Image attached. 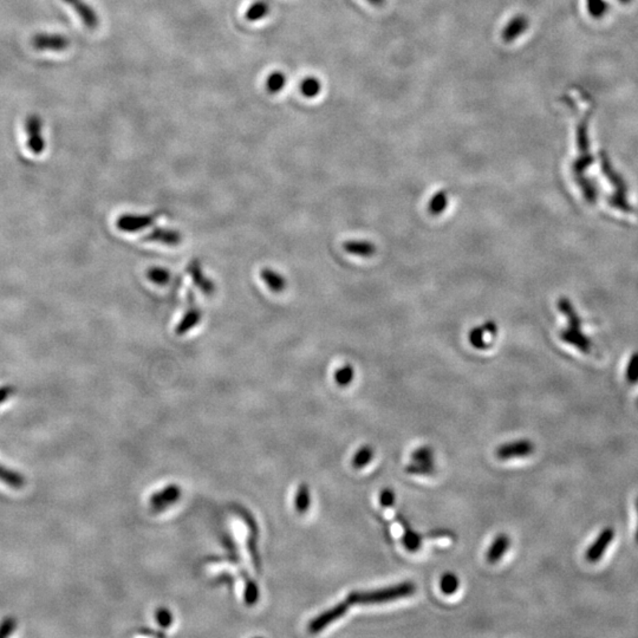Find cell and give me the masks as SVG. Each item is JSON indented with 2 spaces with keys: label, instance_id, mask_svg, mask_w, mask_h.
<instances>
[{
  "label": "cell",
  "instance_id": "6da1fadb",
  "mask_svg": "<svg viewBox=\"0 0 638 638\" xmlns=\"http://www.w3.org/2000/svg\"><path fill=\"white\" fill-rule=\"evenodd\" d=\"M416 591V585L412 581H403L399 584L391 585L382 589L369 591H352L349 593L346 601L355 606H375L389 601H397L401 598L410 597Z\"/></svg>",
  "mask_w": 638,
  "mask_h": 638
},
{
  "label": "cell",
  "instance_id": "7a4b0ae2",
  "mask_svg": "<svg viewBox=\"0 0 638 638\" xmlns=\"http://www.w3.org/2000/svg\"><path fill=\"white\" fill-rule=\"evenodd\" d=\"M577 148L578 157L573 162L572 170L576 174H584L585 170L595 162V157L590 152V140L588 135V119L581 121L577 128Z\"/></svg>",
  "mask_w": 638,
  "mask_h": 638
},
{
  "label": "cell",
  "instance_id": "3957f363",
  "mask_svg": "<svg viewBox=\"0 0 638 638\" xmlns=\"http://www.w3.org/2000/svg\"><path fill=\"white\" fill-rule=\"evenodd\" d=\"M498 324L490 319L470 330L468 334V341H470V346L475 349L487 350L493 344V341L498 336Z\"/></svg>",
  "mask_w": 638,
  "mask_h": 638
},
{
  "label": "cell",
  "instance_id": "277c9868",
  "mask_svg": "<svg viewBox=\"0 0 638 638\" xmlns=\"http://www.w3.org/2000/svg\"><path fill=\"white\" fill-rule=\"evenodd\" d=\"M351 604L349 601L344 599V601L338 603L336 606L330 608L329 610H326L324 612H321L319 616H317L316 618H313L312 621L310 622L309 624V630L312 632V634H317L319 631L326 629V626H329L330 624L338 621L339 618H342L344 615L348 612L349 610V606Z\"/></svg>",
  "mask_w": 638,
  "mask_h": 638
},
{
  "label": "cell",
  "instance_id": "5b68a950",
  "mask_svg": "<svg viewBox=\"0 0 638 638\" xmlns=\"http://www.w3.org/2000/svg\"><path fill=\"white\" fill-rule=\"evenodd\" d=\"M615 539V530L612 527H606L603 528L597 538L593 540V543L590 545L586 552H585V559L589 563H597L606 555V550L609 548L611 543Z\"/></svg>",
  "mask_w": 638,
  "mask_h": 638
},
{
  "label": "cell",
  "instance_id": "8992f818",
  "mask_svg": "<svg viewBox=\"0 0 638 638\" xmlns=\"http://www.w3.org/2000/svg\"><path fill=\"white\" fill-rule=\"evenodd\" d=\"M535 452V445L528 439L513 441L508 443L499 446L495 450V455L500 460H510L515 457H525L531 455Z\"/></svg>",
  "mask_w": 638,
  "mask_h": 638
},
{
  "label": "cell",
  "instance_id": "52a82bcc",
  "mask_svg": "<svg viewBox=\"0 0 638 638\" xmlns=\"http://www.w3.org/2000/svg\"><path fill=\"white\" fill-rule=\"evenodd\" d=\"M26 134H28V147L30 150L39 155L46 150V140L41 134V121L39 116L30 115L25 122Z\"/></svg>",
  "mask_w": 638,
  "mask_h": 638
},
{
  "label": "cell",
  "instance_id": "ba28073f",
  "mask_svg": "<svg viewBox=\"0 0 638 638\" xmlns=\"http://www.w3.org/2000/svg\"><path fill=\"white\" fill-rule=\"evenodd\" d=\"M187 297H188V309L186 311L183 317H182L180 323L177 324V330H175V332L179 336L187 334L188 331L194 329L201 321V310L199 309L198 304H197L193 290H188Z\"/></svg>",
  "mask_w": 638,
  "mask_h": 638
},
{
  "label": "cell",
  "instance_id": "9c48e42d",
  "mask_svg": "<svg viewBox=\"0 0 638 638\" xmlns=\"http://www.w3.org/2000/svg\"><path fill=\"white\" fill-rule=\"evenodd\" d=\"M157 218V215H122L121 218L117 219L116 226L120 231L126 233H135L152 226Z\"/></svg>",
  "mask_w": 638,
  "mask_h": 638
},
{
  "label": "cell",
  "instance_id": "30bf717a",
  "mask_svg": "<svg viewBox=\"0 0 638 638\" xmlns=\"http://www.w3.org/2000/svg\"><path fill=\"white\" fill-rule=\"evenodd\" d=\"M599 159H601V172L606 175V179L609 180L610 183L614 186L615 190L621 192V193H628V185H626V180L614 168L609 155L604 150H601V152H599Z\"/></svg>",
  "mask_w": 638,
  "mask_h": 638
},
{
  "label": "cell",
  "instance_id": "8fae6325",
  "mask_svg": "<svg viewBox=\"0 0 638 638\" xmlns=\"http://www.w3.org/2000/svg\"><path fill=\"white\" fill-rule=\"evenodd\" d=\"M559 337L563 342L575 346L584 354H590L592 350V342L585 336L581 329H572L568 326L566 329L560 331Z\"/></svg>",
  "mask_w": 638,
  "mask_h": 638
},
{
  "label": "cell",
  "instance_id": "7c38bea8",
  "mask_svg": "<svg viewBox=\"0 0 638 638\" xmlns=\"http://www.w3.org/2000/svg\"><path fill=\"white\" fill-rule=\"evenodd\" d=\"M528 26L530 21L526 16L518 14L513 17L501 31V38L505 43H512L524 34V32H526Z\"/></svg>",
  "mask_w": 638,
  "mask_h": 638
},
{
  "label": "cell",
  "instance_id": "4fadbf2b",
  "mask_svg": "<svg viewBox=\"0 0 638 638\" xmlns=\"http://www.w3.org/2000/svg\"><path fill=\"white\" fill-rule=\"evenodd\" d=\"M144 241L149 243H159L167 246H175L181 243L182 237L179 232L170 228H157L152 233L142 238Z\"/></svg>",
  "mask_w": 638,
  "mask_h": 638
},
{
  "label": "cell",
  "instance_id": "5bb4252c",
  "mask_svg": "<svg viewBox=\"0 0 638 638\" xmlns=\"http://www.w3.org/2000/svg\"><path fill=\"white\" fill-rule=\"evenodd\" d=\"M343 250L349 255L369 258L376 253V245L370 240L349 239L343 243Z\"/></svg>",
  "mask_w": 638,
  "mask_h": 638
},
{
  "label": "cell",
  "instance_id": "9a60e30c",
  "mask_svg": "<svg viewBox=\"0 0 638 638\" xmlns=\"http://www.w3.org/2000/svg\"><path fill=\"white\" fill-rule=\"evenodd\" d=\"M68 44H69L68 39L63 37V36H58V34H44V33H41V34H37V36L32 38V46L37 50L59 51V50L66 49Z\"/></svg>",
  "mask_w": 638,
  "mask_h": 638
},
{
  "label": "cell",
  "instance_id": "2e32d148",
  "mask_svg": "<svg viewBox=\"0 0 638 638\" xmlns=\"http://www.w3.org/2000/svg\"><path fill=\"white\" fill-rule=\"evenodd\" d=\"M187 271L190 273V276L192 277L195 286L200 288L202 292L206 293V295H212V293L215 292V283L205 276V273L202 271L201 265H200L198 260L190 261L188 268H187Z\"/></svg>",
  "mask_w": 638,
  "mask_h": 638
},
{
  "label": "cell",
  "instance_id": "e0dca14e",
  "mask_svg": "<svg viewBox=\"0 0 638 638\" xmlns=\"http://www.w3.org/2000/svg\"><path fill=\"white\" fill-rule=\"evenodd\" d=\"M510 546V539L508 535H505V533H500V535H497L490 548H488V551H487L486 558L488 563H490V564L498 563L499 560L501 559L505 556V553L508 551Z\"/></svg>",
  "mask_w": 638,
  "mask_h": 638
},
{
  "label": "cell",
  "instance_id": "ac0fdd59",
  "mask_svg": "<svg viewBox=\"0 0 638 638\" xmlns=\"http://www.w3.org/2000/svg\"><path fill=\"white\" fill-rule=\"evenodd\" d=\"M260 276H261V279L266 284L268 290H271L272 292H283L286 288V279H285L284 276H281L280 273L272 270V268H263L260 272Z\"/></svg>",
  "mask_w": 638,
  "mask_h": 638
},
{
  "label": "cell",
  "instance_id": "d6986e66",
  "mask_svg": "<svg viewBox=\"0 0 638 638\" xmlns=\"http://www.w3.org/2000/svg\"><path fill=\"white\" fill-rule=\"evenodd\" d=\"M558 310L566 317L568 328L581 329L583 321H581L579 315L577 313L575 306H573L572 303L568 299V297H560L559 301H558Z\"/></svg>",
  "mask_w": 638,
  "mask_h": 638
},
{
  "label": "cell",
  "instance_id": "ffe728a7",
  "mask_svg": "<svg viewBox=\"0 0 638 638\" xmlns=\"http://www.w3.org/2000/svg\"><path fill=\"white\" fill-rule=\"evenodd\" d=\"M575 179H576L577 185L581 188V194H583L585 200L589 202L590 205H595L598 199V190L596 183L589 177H585L584 174H576Z\"/></svg>",
  "mask_w": 638,
  "mask_h": 638
},
{
  "label": "cell",
  "instance_id": "44dd1931",
  "mask_svg": "<svg viewBox=\"0 0 638 638\" xmlns=\"http://www.w3.org/2000/svg\"><path fill=\"white\" fill-rule=\"evenodd\" d=\"M449 200H450V197H449V194L447 190H437V193L434 194L432 198L429 199V213H430L432 215H434V217H437V215H442V213H443V212H445V210L448 208Z\"/></svg>",
  "mask_w": 638,
  "mask_h": 638
},
{
  "label": "cell",
  "instance_id": "7402d4cb",
  "mask_svg": "<svg viewBox=\"0 0 638 638\" xmlns=\"http://www.w3.org/2000/svg\"><path fill=\"white\" fill-rule=\"evenodd\" d=\"M403 535L401 538L404 548L409 552H417L422 546V535L412 530V526L403 530Z\"/></svg>",
  "mask_w": 638,
  "mask_h": 638
},
{
  "label": "cell",
  "instance_id": "603a6c76",
  "mask_svg": "<svg viewBox=\"0 0 638 638\" xmlns=\"http://www.w3.org/2000/svg\"><path fill=\"white\" fill-rule=\"evenodd\" d=\"M0 481L4 482L11 488H16V490L23 488V486H25V482H26L23 475L17 473V472H13V470H8L3 466H0Z\"/></svg>",
  "mask_w": 638,
  "mask_h": 638
},
{
  "label": "cell",
  "instance_id": "cb8c5ba5",
  "mask_svg": "<svg viewBox=\"0 0 638 638\" xmlns=\"http://www.w3.org/2000/svg\"><path fill=\"white\" fill-rule=\"evenodd\" d=\"M372 457H374V449H372V447L368 445L362 446L352 457L351 465L356 470H361L363 467H366L368 463H370Z\"/></svg>",
  "mask_w": 638,
  "mask_h": 638
},
{
  "label": "cell",
  "instance_id": "d4e9b609",
  "mask_svg": "<svg viewBox=\"0 0 638 638\" xmlns=\"http://www.w3.org/2000/svg\"><path fill=\"white\" fill-rule=\"evenodd\" d=\"M626 195L628 194L615 190L614 193L608 197V203H609L610 206L614 207L616 210H622L624 213H631L632 207H631L630 202L626 198Z\"/></svg>",
  "mask_w": 638,
  "mask_h": 638
},
{
  "label": "cell",
  "instance_id": "484cf974",
  "mask_svg": "<svg viewBox=\"0 0 638 638\" xmlns=\"http://www.w3.org/2000/svg\"><path fill=\"white\" fill-rule=\"evenodd\" d=\"M335 381L339 387H348L355 379V369L351 364H346L335 371Z\"/></svg>",
  "mask_w": 638,
  "mask_h": 638
},
{
  "label": "cell",
  "instance_id": "4316f807",
  "mask_svg": "<svg viewBox=\"0 0 638 638\" xmlns=\"http://www.w3.org/2000/svg\"><path fill=\"white\" fill-rule=\"evenodd\" d=\"M301 94H303L305 97L313 99V97H316V96L321 94V81L316 79V77H308V79H305L304 81L301 82Z\"/></svg>",
  "mask_w": 638,
  "mask_h": 638
},
{
  "label": "cell",
  "instance_id": "83f0119b",
  "mask_svg": "<svg viewBox=\"0 0 638 638\" xmlns=\"http://www.w3.org/2000/svg\"><path fill=\"white\" fill-rule=\"evenodd\" d=\"M459 586H460V581H459V578L454 573H446L441 578V591L445 595H453V593L457 592Z\"/></svg>",
  "mask_w": 638,
  "mask_h": 638
},
{
  "label": "cell",
  "instance_id": "f1b7e54d",
  "mask_svg": "<svg viewBox=\"0 0 638 638\" xmlns=\"http://www.w3.org/2000/svg\"><path fill=\"white\" fill-rule=\"evenodd\" d=\"M310 503H311V497H310L309 487L306 486V485H301L298 492H297V510L301 512V513H305L306 510H309Z\"/></svg>",
  "mask_w": 638,
  "mask_h": 638
},
{
  "label": "cell",
  "instance_id": "f546056e",
  "mask_svg": "<svg viewBox=\"0 0 638 638\" xmlns=\"http://www.w3.org/2000/svg\"><path fill=\"white\" fill-rule=\"evenodd\" d=\"M406 472L412 475H430L435 472V466H434V462L426 463V462L414 461L406 467Z\"/></svg>",
  "mask_w": 638,
  "mask_h": 638
},
{
  "label": "cell",
  "instance_id": "4dcf8cb0",
  "mask_svg": "<svg viewBox=\"0 0 638 638\" xmlns=\"http://www.w3.org/2000/svg\"><path fill=\"white\" fill-rule=\"evenodd\" d=\"M586 6H588L590 16L595 19H599L601 17H604L608 11V4L606 0H586Z\"/></svg>",
  "mask_w": 638,
  "mask_h": 638
},
{
  "label": "cell",
  "instance_id": "1f68e13d",
  "mask_svg": "<svg viewBox=\"0 0 638 638\" xmlns=\"http://www.w3.org/2000/svg\"><path fill=\"white\" fill-rule=\"evenodd\" d=\"M626 379L632 386L638 384V351L631 355L626 370Z\"/></svg>",
  "mask_w": 638,
  "mask_h": 638
},
{
  "label": "cell",
  "instance_id": "d6a6232c",
  "mask_svg": "<svg viewBox=\"0 0 638 638\" xmlns=\"http://www.w3.org/2000/svg\"><path fill=\"white\" fill-rule=\"evenodd\" d=\"M148 278L157 285H166L170 280V273L166 268H152L148 271Z\"/></svg>",
  "mask_w": 638,
  "mask_h": 638
},
{
  "label": "cell",
  "instance_id": "836d02e7",
  "mask_svg": "<svg viewBox=\"0 0 638 638\" xmlns=\"http://www.w3.org/2000/svg\"><path fill=\"white\" fill-rule=\"evenodd\" d=\"M285 83H286V79H285L284 74L275 72L268 77L266 86H268V91L276 94V92H279L284 88Z\"/></svg>",
  "mask_w": 638,
  "mask_h": 638
},
{
  "label": "cell",
  "instance_id": "e575fe53",
  "mask_svg": "<svg viewBox=\"0 0 638 638\" xmlns=\"http://www.w3.org/2000/svg\"><path fill=\"white\" fill-rule=\"evenodd\" d=\"M412 461L426 462V463H432L434 462V453L432 449L429 447H421L416 449L415 452L412 454Z\"/></svg>",
  "mask_w": 638,
  "mask_h": 638
},
{
  "label": "cell",
  "instance_id": "d590c367",
  "mask_svg": "<svg viewBox=\"0 0 638 638\" xmlns=\"http://www.w3.org/2000/svg\"><path fill=\"white\" fill-rule=\"evenodd\" d=\"M268 4L263 3V1H259V3H255L252 8H250V10L248 11V19H252V21L261 19V18H263V17L268 14Z\"/></svg>",
  "mask_w": 638,
  "mask_h": 638
},
{
  "label": "cell",
  "instance_id": "8d00e7d4",
  "mask_svg": "<svg viewBox=\"0 0 638 638\" xmlns=\"http://www.w3.org/2000/svg\"><path fill=\"white\" fill-rule=\"evenodd\" d=\"M379 503L383 507H392L395 504V493L394 490L386 488L381 492L379 495Z\"/></svg>",
  "mask_w": 638,
  "mask_h": 638
},
{
  "label": "cell",
  "instance_id": "74e56055",
  "mask_svg": "<svg viewBox=\"0 0 638 638\" xmlns=\"http://www.w3.org/2000/svg\"><path fill=\"white\" fill-rule=\"evenodd\" d=\"M16 621L13 618H6L0 624V637H6L11 634L16 628Z\"/></svg>",
  "mask_w": 638,
  "mask_h": 638
},
{
  "label": "cell",
  "instance_id": "f35d334b",
  "mask_svg": "<svg viewBox=\"0 0 638 638\" xmlns=\"http://www.w3.org/2000/svg\"><path fill=\"white\" fill-rule=\"evenodd\" d=\"M13 392H14V389L10 386L0 388V404L6 401L10 396L13 395Z\"/></svg>",
  "mask_w": 638,
  "mask_h": 638
},
{
  "label": "cell",
  "instance_id": "ab89813d",
  "mask_svg": "<svg viewBox=\"0 0 638 638\" xmlns=\"http://www.w3.org/2000/svg\"><path fill=\"white\" fill-rule=\"evenodd\" d=\"M367 1L372 6H376V8H381L387 3V0H367Z\"/></svg>",
  "mask_w": 638,
  "mask_h": 638
},
{
  "label": "cell",
  "instance_id": "60d3db41",
  "mask_svg": "<svg viewBox=\"0 0 638 638\" xmlns=\"http://www.w3.org/2000/svg\"><path fill=\"white\" fill-rule=\"evenodd\" d=\"M636 510H637V527H636V533H635V540L638 544V498L636 500Z\"/></svg>",
  "mask_w": 638,
  "mask_h": 638
},
{
  "label": "cell",
  "instance_id": "b9f144b4",
  "mask_svg": "<svg viewBox=\"0 0 638 638\" xmlns=\"http://www.w3.org/2000/svg\"><path fill=\"white\" fill-rule=\"evenodd\" d=\"M619 1H621V3H623V4H629L631 0H619Z\"/></svg>",
  "mask_w": 638,
  "mask_h": 638
},
{
  "label": "cell",
  "instance_id": "7bdbcfd3",
  "mask_svg": "<svg viewBox=\"0 0 638 638\" xmlns=\"http://www.w3.org/2000/svg\"><path fill=\"white\" fill-rule=\"evenodd\" d=\"M637 406H638V399H637Z\"/></svg>",
  "mask_w": 638,
  "mask_h": 638
}]
</instances>
